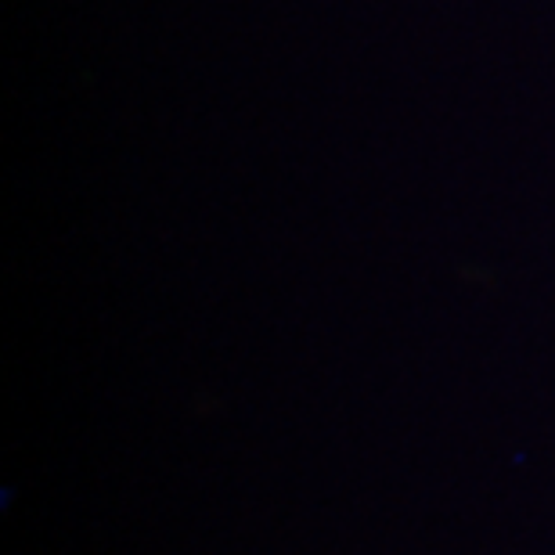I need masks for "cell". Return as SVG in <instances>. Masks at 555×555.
<instances>
[]
</instances>
